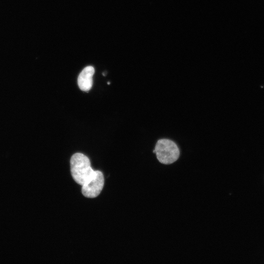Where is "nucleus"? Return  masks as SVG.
<instances>
[{
  "label": "nucleus",
  "mask_w": 264,
  "mask_h": 264,
  "mask_svg": "<svg viewBox=\"0 0 264 264\" xmlns=\"http://www.w3.org/2000/svg\"><path fill=\"white\" fill-rule=\"evenodd\" d=\"M153 153L160 164L165 165L174 163L180 156L179 147L174 141L167 138L157 140Z\"/></svg>",
  "instance_id": "f257e3e1"
},
{
  "label": "nucleus",
  "mask_w": 264,
  "mask_h": 264,
  "mask_svg": "<svg viewBox=\"0 0 264 264\" xmlns=\"http://www.w3.org/2000/svg\"><path fill=\"white\" fill-rule=\"evenodd\" d=\"M70 164L72 177L80 185H83L92 176L95 171L91 168L88 157L82 153L73 154Z\"/></svg>",
  "instance_id": "f03ea898"
},
{
  "label": "nucleus",
  "mask_w": 264,
  "mask_h": 264,
  "mask_svg": "<svg viewBox=\"0 0 264 264\" xmlns=\"http://www.w3.org/2000/svg\"><path fill=\"white\" fill-rule=\"evenodd\" d=\"M104 185V176L98 170L94 171L92 176L82 185V194L86 198H94L101 192Z\"/></svg>",
  "instance_id": "7ed1b4c3"
},
{
  "label": "nucleus",
  "mask_w": 264,
  "mask_h": 264,
  "mask_svg": "<svg viewBox=\"0 0 264 264\" xmlns=\"http://www.w3.org/2000/svg\"><path fill=\"white\" fill-rule=\"evenodd\" d=\"M94 68L89 66L85 67L78 77V85L81 90L84 91L89 90L93 84L92 77L94 74Z\"/></svg>",
  "instance_id": "20e7f679"
}]
</instances>
